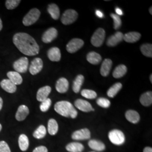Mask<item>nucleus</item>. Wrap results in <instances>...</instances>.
Returning a JSON list of instances; mask_svg holds the SVG:
<instances>
[{"mask_svg":"<svg viewBox=\"0 0 152 152\" xmlns=\"http://www.w3.org/2000/svg\"><path fill=\"white\" fill-rule=\"evenodd\" d=\"M13 42L23 54L34 56L39 53V48L35 39L26 33H18L13 37Z\"/></svg>","mask_w":152,"mask_h":152,"instance_id":"1","label":"nucleus"},{"mask_svg":"<svg viewBox=\"0 0 152 152\" xmlns=\"http://www.w3.org/2000/svg\"><path fill=\"white\" fill-rule=\"evenodd\" d=\"M55 110L61 115L75 118L77 116V112L70 102L67 101H60L55 104Z\"/></svg>","mask_w":152,"mask_h":152,"instance_id":"2","label":"nucleus"},{"mask_svg":"<svg viewBox=\"0 0 152 152\" xmlns=\"http://www.w3.org/2000/svg\"><path fill=\"white\" fill-rule=\"evenodd\" d=\"M41 12L37 9H32L24 17L23 23L25 26H30L38 20Z\"/></svg>","mask_w":152,"mask_h":152,"instance_id":"3","label":"nucleus"},{"mask_svg":"<svg viewBox=\"0 0 152 152\" xmlns=\"http://www.w3.org/2000/svg\"><path fill=\"white\" fill-rule=\"evenodd\" d=\"M109 139L114 145H120L124 143L125 137L124 134L119 130H113L109 132Z\"/></svg>","mask_w":152,"mask_h":152,"instance_id":"4","label":"nucleus"},{"mask_svg":"<svg viewBox=\"0 0 152 152\" xmlns=\"http://www.w3.org/2000/svg\"><path fill=\"white\" fill-rule=\"evenodd\" d=\"M105 37V32L103 28H98L93 34L91 42L95 47H100L103 44Z\"/></svg>","mask_w":152,"mask_h":152,"instance_id":"5","label":"nucleus"},{"mask_svg":"<svg viewBox=\"0 0 152 152\" xmlns=\"http://www.w3.org/2000/svg\"><path fill=\"white\" fill-rule=\"evenodd\" d=\"M78 18V13L77 11L69 9L63 13L61 18V21L64 25H69L76 21Z\"/></svg>","mask_w":152,"mask_h":152,"instance_id":"6","label":"nucleus"},{"mask_svg":"<svg viewBox=\"0 0 152 152\" xmlns=\"http://www.w3.org/2000/svg\"><path fill=\"white\" fill-rule=\"evenodd\" d=\"M29 61L27 58L23 57L16 60L13 64V68L18 73H26L27 71Z\"/></svg>","mask_w":152,"mask_h":152,"instance_id":"7","label":"nucleus"},{"mask_svg":"<svg viewBox=\"0 0 152 152\" xmlns=\"http://www.w3.org/2000/svg\"><path fill=\"white\" fill-rule=\"evenodd\" d=\"M84 42L80 38H73L66 45V50L69 53H75L81 48Z\"/></svg>","mask_w":152,"mask_h":152,"instance_id":"8","label":"nucleus"},{"mask_svg":"<svg viewBox=\"0 0 152 152\" xmlns=\"http://www.w3.org/2000/svg\"><path fill=\"white\" fill-rule=\"evenodd\" d=\"M91 137L90 131L87 129H83L76 131L72 134V137L75 140H84L90 139Z\"/></svg>","mask_w":152,"mask_h":152,"instance_id":"9","label":"nucleus"},{"mask_svg":"<svg viewBox=\"0 0 152 152\" xmlns=\"http://www.w3.org/2000/svg\"><path fill=\"white\" fill-rule=\"evenodd\" d=\"M43 68V61L41 59L37 58L33 60L29 66V72L32 75H37Z\"/></svg>","mask_w":152,"mask_h":152,"instance_id":"10","label":"nucleus"},{"mask_svg":"<svg viewBox=\"0 0 152 152\" xmlns=\"http://www.w3.org/2000/svg\"><path fill=\"white\" fill-rule=\"evenodd\" d=\"M58 31L54 28H50L44 33L42 40L44 43H50L57 37Z\"/></svg>","mask_w":152,"mask_h":152,"instance_id":"11","label":"nucleus"},{"mask_svg":"<svg viewBox=\"0 0 152 152\" xmlns=\"http://www.w3.org/2000/svg\"><path fill=\"white\" fill-rule=\"evenodd\" d=\"M75 105L79 110L84 112H89L90 111H94L91 105L87 101L82 99H77L75 102Z\"/></svg>","mask_w":152,"mask_h":152,"instance_id":"12","label":"nucleus"},{"mask_svg":"<svg viewBox=\"0 0 152 152\" xmlns=\"http://www.w3.org/2000/svg\"><path fill=\"white\" fill-rule=\"evenodd\" d=\"M124 39V34L121 32H117L109 37L107 44L108 46L113 47L120 43Z\"/></svg>","mask_w":152,"mask_h":152,"instance_id":"13","label":"nucleus"},{"mask_svg":"<svg viewBox=\"0 0 152 152\" xmlns=\"http://www.w3.org/2000/svg\"><path fill=\"white\" fill-rule=\"evenodd\" d=\"M51 91V88L48 86H46L44 87L40 88L37 91V99L39 102H43L46 99H48V97L50 94Z\"/></svg>","mask_w":152,"mask_h":152,"instance_id":"14","label":"nucleus"},{"mask_svg":"<svg viewBox=\"0 0 152 152\" xmlns=\"http://www.w3.org/2000/svg\"><path fill=\"white\" fill-rule=\"evenodd\" d=\"M69 88V82L65 78H60L56 84V89L57 91L61 94L65 93Z\"/></svg>","mask_w":152,"mask_h":152,"instance_id":"15","label":"nucleus"},{"mask_svg":"<svg viewBox=\"0 0 152 152\" xmlns=\"http://www.w3.org/2000/svg\"><path fill=\"white\" fill-rule=\"evenodd\" d=\"M29 113V109L27 106L24 105H22L19 106L16 112L15 118L18 121H24L28 115Z\"/></svg>","mask_w":152,"mask_h":152,"instance_id":"16","label":"nucleus"},{"mask_svg":"<svg viewBox=\"0 0 152 152\" xmlns=\"http://www.w3.org/2000/svg\"><path fill=\"white\" fill-rule=\"evenodd\" d=\"M1 87L9 93H14L16 91V86L9 79L3 80L0 83Z\"/></svg>","mask_w":152,"mask_h":152,"instance_id":"17","label":"nucleus"},{"mask_svg":"<svg viewBox=\"0 0 152 152\" xmlns=\"http://www.w3.org/2000/svg\"><path fill=\"white\" fill-rule=\"evenodd\" d=\"M48 56L49 59L52 61H59L61 59L60 50L56 47L49 49L48 52Z\"/></svg>","mask_w":152,"mask_h":152,"instance_id":"18","label":"nucleus"},{"mask_svg":"<svg viewBox=\"0 0 152 152\" xmlns=\"http://www.w3.org/2000/svg\"><path fill=\"white\" fill-rule=\"evenodd\" d=\"M141 38V34L136 32H131L124 34V39L129 43H134Z\"/></svg>","mask_w":152,"mask_h":152,"instance_id":"19","label":"nucleus"},{"mask_svg":"<svg viewBox=\"0 0 152 152\" xmlns=\"http://www.w3.org/2000/svg\"><path fill=\"white\" fill-rule=\"evenodd\" d=\"M125 117L126 119L132 124H137L140 121L139 114L134 110H129L126 112Z\"/></svg>","mask_w":152,"mask_h":152,"instance_id":"20","label":"nucleus"},{"mask_svg":"<svg viewBox=\"0 0 152 152\" xmlns=\"http://www.w3.org/2000/svg\"><path fill=\"white\" fill-rule=\"evenodd\" d=\"M112 66V61L109 59H105L104 60L100 68V73L102 76L106 77L109 74Z\"/></svg>","mask_w":152,"mask_h":152,"instance_id":"21","label":"nucleus"},{"mask_svg":"<svg viewBox=\"0 0 152 152\" xmlns=\"http://www.w3.org/2000/svg\"><path fill=\"white\" fill-rule=\"evenodd\" d=\"M7 76L9 78V80L11 81L15 85H20L23 82V78L20 75L16 72H9L7 73Z\"/></svg>","mask_w":152,"mask_h":152,"instance_id":"22","label":"nucleus"},{"mask_svg":"<svg viewBox=\"0 0 152 152\" xmlns=\"http://www.w3.org/2000/svg\"><path fill=\"white\" fill-rule=\"evenodd\" d=\"M86 59L90 63L94 65H96L102 61V56L97 53L92 51L87 55Z\"/></svg>","mask_w":152,"mask_h":152,"instance_id":"23","label":"nucleus"},{"mask_svg":"<svg viewBox=\"0 0 152 152\" xmlns=\"http://www.w3.org/2000/svg\"><path fill=\"white\" fill-rule=\"evenodd\" d=\"M66 149L69 152H82L84 149V146L80 142H72L66 145Z\"/></svg>","mask_w":152,"mask_h":152,"instance_id":"24","label":"nucleus"},{"mask_svg":"<svg viewBox=\"0 0 152 152\" xmlns=\"http://www.w3.org/2000/svg\"><path fill=\"white\" fill-rule=\"evenodd\" d=\"M88 146L90 148L96 151H103L105 149V146L103 142L96 140H91L88 141Z\"/></svg>","mask_w":152,"mask_h":152,"instance_id":"25","label":"nucleus"},{"mask_svg":"<svg viewBox=\"0 0 152 152\" xmlns=\"http://www.w3.org/2000/svg\"><path fill=\"white\" fill-rule=\"evenodd\" d=\"M140 102L145 107L150 106L152 103V91H148L142 94L140 98Z\"/></svg>","mask_w":152,"mask_h":152,"instance_id":"26","label":"nucleus"},{"mask_svg":"<svg viewBox=\"0 0 152 152\" xmlns=\"http://www.w3.org/2000/svg\"><path fill=\"white\" fill-rule=\"evenodd\" d=\"M18 143L20 150L23 152L26 151L28 149L29 145V139L27 136L25 134H21L19 137Z\"/></svg>","mask_w":152,"mask_h":152,"instance_id":"27","label":"nucleus"},{"mask_svg":"<svg viewBox=\"0 0 152 152\" xmlns=\"http://www.w3.org/2000/svg\"><path fill=\"white\" fill-rule=\"evenodd\" d=\"M48 11L52 18L54 20H57L60 16V10L58 6L54 4L49 5L48 8Z\"/></svg>","mask_w":152,"mask_h":152,"instance_id":"28","label":"nucleus"},{"mask_svg":"<svg viewBox=\"0 0 152 152\" xmlns=\"http://www.w3.org/2000/svg\"><path fill=\"white\" fill-rule=\"evenodd\" d=\"M127 71V67L125 65H118L113 72V76L115 78H120L125 76Z\"/></svg>","mask_w":152,"mask_h":152,"instance_id":"29","label":"nucleus"},{"mask_svg":"<svg viewBox=\"0 0 152 152\" xmlns=\"http://www.w3.org/2000/svg\"><path fill=\"white\" fill-rule=\"evenodd\" d=\"M84 81V77L81 75H79L76 77L73 83L72 89L75 93L80 92L81 87Z\"/></svg>","mask_w":152,"mask_h":152,"instance_id":"30","label":"nucleus"},{"mask_svg":"<svg viewBox=\"0 0 152 152\" xmlns=\"http://www.w3.org/2000/svg\"><path fill=\"white\" fill-rule=\"evenodd\" d=\"M58 131V124L56 120L50 119L48 122V132L51 135H55Z\"/></svg>","mask_w":152,"mask_h":152,"instance_id":"31","label":"nucleus"},{"mask_svg":"<svg viewBox=\"0 0 152 152\" xmlns=\"http://www.w3.org/2000/svg\"><path fill=\"white\" fill-rule=\"evenodd\" d=\"M122 87V85L120 82H117L115 83L112 87H110L108 90V92H107L108 96L110 98H114V96L117 94V93L120 91Z\"/></svg>","mask_w":152,"mask_h":152,"instance_id":"32","label":"nucleus"},{"mask_svg":"<svg viewBox=\"0 0 152 152\" xmlns=\"http://www.w3.org/2000/svg\"><path fill=\"white\" fill-rule=\"evenodd\" d=\"M46 135V129L44 125H41L38 128L34 131L33 134V136L34 137L40 139L44 138Z\"/></svg>","mask_w":152,"mask_h":152,"instance_id":"33","label":"nucleus"},{"mask_svg":"<svg viewBox=\"0 0 152 152\" xmlns=\"http://www.w3.org/2000/svg\"><path fill=\"white\" fill-rule=\"evenodd\" d=\"M142 54L144 56L152 58V44H145L142 45L140 47Z\"/></svg>","mask_w":152,"mask_h":152,"instance_id":"34","label":"nucleus"},{"mask_svg":"<svg viewBox=\"0 0 152 152\" xmlns=\"http://www.w3.org/2000/svg\"><path fill=\"white\" fill-rule=\"evenodd\" d=\"M81 95L82 96L88 99H94L96 98L97 94L95 91L91 90L84 89L81 91Z\"/></svg>","mask_w":152,"mask_h":152,"instance_id":"35","label":"nucleus"},{"mask_svg":"<svg viewBox=\"0 0 152 152\" xmlns=\"http://www.w3.org/2000/svg\"><path fill=\"white\" fill-rule=\"evenodd\" d=\"M20 2V0H7L6 1V7L9 10L14 9L19 5Z\"/></svg>","mask_w":152,"mask_h":152,"instance_id":"36","label":"nucleus"},{"mask_svg":"<svg viewBox=\"0 0 152 152\" xmlns=\"http://www.w3.org/2000/svg\"><path fill=\"white\" fill-rule=\"evenodd\" d=\"M51 105V100L50 99L48 98L45 100L41 102L40 105V109L42 112H46L49 110Z\"/></svg>","mask_w":152,"mask_h":152,"instance_id":"37","label":"nucleus"},{"mask_svg":"<svg viewBox=\"0 0 152 152\" xmlns=\"http://www.w3.org/2000/svg\"><path fill=\"white\" fill-rule=\"evenodd\" d=\"M96 103L100 107L104 108H108L110 105V101L106 98H99L96 101Z\"/></svg>","mask_w":152,"mask_h":152,"instance_id":"38","label":"nucleus"},{"mask_svg":"<svg viewBox=\"0 0 152 152\" xmlns=\"http://www.w3.org/2000/svg\"><path fill=\"white\" fill-rule=\"evenodd\" d=\"M110 16L113 18L114 22V28L115 29H118L120 28L122 25V21L121 19L120 16L117 15V14H111Z\"/></svg>","mask_w":152,"mask_h":152,"instance_id":"39","label":"nucleus"},{"mask_svg":"<svg viewBox=\"0 0 152 152\" xmlns=\"http://www.w3.org/2000/svg\"><path fill=\"white\" fill-rule=\"evenodd\" d=\"M0 152H11L10 147L5 141H0Z\"/></svg>","mask_w":152,"mask_h":152,"instance_id":"40","label":"nucleus"},{"mask_svg":"<svg viewBox=\"0 0 152 152\" xmlns=\"http://www.w3.org/2000/svg\"><path fill=\"white\" fill-rule=\"evenodd\" d=\"M33 152H48V150L45 146H39L36 148Z\"/></svg>","mask_w":152,"mask_h":152,"instance_id":"41","label":"nucleus"},{"mask_svg":"<svg viewBox=\"0 0 152 152\" xmlns=\"http://www.w3.org/2000/svg\"><path fill=\"white\" fill-rule=\"evenodd\" d=\"M115 12H116V13H117V15H123V12L120 9V8H118V7H117L116 9H115Z\"/></svg>","mask_w":152,"mask_h":152,"instance_id":"42","label":"nucleus"},{"mask_svg":"<svg viewBox=\"0 0 152 152\" xmlns=\"http://www.w3.org/2000/svg\"><path fill=\"white\" fill-rule=\"evenodd\" d=\"M95 13H96V15L99 18H102L103 17V12H102V11H100V10H96Z\"/></svg>","mask_w":152,"mask_h":152,"instance_id":"43","label":"nucleus"},{"mask_svg":"<svg viewBox=\"0 0 152 152\" xmlns=\"http://www.w3.org/2000/svg\"><path fill=\"white\" fill-rule=\"evenodd\" d=\"M143 152H152V148L151 147H145L144 149Z\"/></svg>","mask_w":152,"mask_h":152,"instance_id":"44","label":"nucleus"},{"mask_svg":"<svg viewBox=\"0 0 152 152\" xmlns=\"http://www.w3.org/2000/svg\"><path fill=\"white\" fill-rule=\"evenodd\" d=\"M2 105H3V100H2V99L0 97V110L2 108Z\"/></svg>","mask_w":152,"mask_h":152,"instance_id":"45","label":"nucleus"},{"mask_svg":"<svg viewBox=\"0 0 152 152\" xmlns=\"http://www.w3.org/2000/svg\"><path fill=\"white\" fill-rule=\"evenodd\" d=\"M2 22L1 19H0V31L2 30Z\"/></svg>","mask_w":152,"mask_h":152,"instance_id":"46","label":"nucleus"},{"mask_svg":"<svg viewBox=\"0 0 152 152\" xmlns=\"http://www.w3.org/2000/svg\"><path fill=\"white\" fill-rule=\"evenodd\" d=\"M152 7H150V9H149V12H150V14H152Z\"/></svg>","mask_w":152,"mask_h":152,"instance_id":"47","label":"nucleus"},{"mask_svg":"<svg viewBox=\"0 0 152 152\" xmlns=\"http://www.w3.org/2000/svg\"><path fill=\"white\" fill-rule=\"evenodd\" d=\"M150 80H151V82H152V75H151V76H150Z\"/></svg>","mask_w":152,"mask_h":152,"instance_id":"48","label":"nucleus"},{"mask_svg":"<svg viewBox=\"0 0 152 152\" xmlns=\"http://www.w3.org/2000/svg\"><path fill=\"white\" fill-rule=\"evenodd\" d=\"M2 130V125L0 124V131Z\"/></svg>","mask_w":152,"mask_h":152,"instance_id":"49","label":"nucleus"},{"mask_svg":"<svg viewBox=\"0 0 152 152\" xmlns=\"http://www.w3.org/2000/svg\"></svg>","mask_w":152,"mask_h":152,"instance_id":"50","label":"nucleus"}]
</instances>
